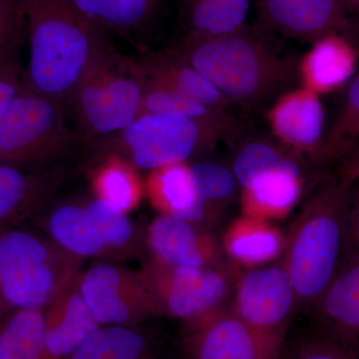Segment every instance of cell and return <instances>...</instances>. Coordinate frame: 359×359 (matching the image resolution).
Segmentation results:
<instances>
[{
    "mask_svg": "<svg viewBox=\"0 0 359 359\" xmlns=\"http://www.w3.org/2000/svg\"><path fill=\"white\" fill-rule=\"evenodd\" d=\"M29 39L22 83L61 104L112 48L103 28L69 0H21Z\"/></svg>",
    "mask_w": 359,
    "mask_h": 359,
    "instance_id": "1",
    "label": "cell"
},
{
    "mask_svg": "<svg viewBox=\"0 0 359 359\" xmlns=\"http://www.w3.org/2000/svg\"><path fill=\"white\" fill-rule=\"evenodd\" d=\"M231 104L255 107L294 82L299 66L248 30L187 39L174 49Z\"/></svg>",
    "mask_w": 359,
    "mask_h": 359,
    "instance_id": "2",
    "label": "cell"
},
{
    "mask_svg": "<svg viewBox=\"0 0 359 359\" xmlns=\"http://www.w3.org/2000/svg\"><path fill=\"white\" fill-rule=\"evenodd\" d=\"M353 181L337 175L320 185L285 236L282 263L294 283L297 306L313 308L339 271Z\"/></svg>",
    "mask_w": 359,
    "mask_h": 359,
    "instance_id": "3",
    "label": "cell"
},
{
    "mask_svg": "<svg viewBox=\"0 0 359 359\" xmlns=\"http://www.w3.org/2000/svg\"><path fill=\"white\" fill-rule=\"evenodd\" d=\"M82 263L42 231L23 223L0 226V304L11 313L43 311Z\"/></svg>",
    "mask_w": 359,
    "mask_h": 359,
    "instance_id": "4",
    "label": "cell"
},
{
    "mask_svg": "<svg viewBox=\"0 0 359 359\" xmlns=\"http://www.w3.org/2000/svg\"><path fill=\"white\" fill-rule=\"evenodd\" d=\"M84 142L66 123L63 104L22 86L0 117V164L46 169Z\"/></svg>",
    "mask_w": 359,
    "mask_h": 359,
    "instance_id": "5",
    "label": "cell"
},
{
    "mask_svg": "<svg viewBox=\"0 0 359 359\" xmlns=\"http://www.w3.org/2000/svg\"><path fill=\"white\" fill-rule=\"evenodd\" d=\"M144 79L139 62L111 48L90 70L67 102L84 143L127 128L141 114Z\"/></svg>",
    "mask_w": 359,
    "mask_h": 359,
    "instance_id": "6",
    "label": "cell"
},
{
    "mask_svg": "<svg viewBox=\"0 0 359 359\" xmlns=\"http://www.w3.org/2000/svg\"><path fill=\"white\" fill-rule=\"evenodd\" d=\"M100 155L116 156L137 170L186 163L215 143L198 123L185 118L146 113L119 133L101 139Z\"/></svg>",
    "mask_w": 359,
    "mask_h": 359,
    "instance_id": "7",
    "label": "cell"
},
{
    "mask_svg": "<svg viewBox=\"0 0 359 359\" xmlns=\"http://www.w3.org/2000/svg\"><path fill=\"white\" fill-rule=\"evenodd\" d=\"M142 276L160 316L186 323L226 304L235 287L236 268L168 266L146 257Z\"/></svg>",
    "mask_w": 359,
    "mask_h": 359,
    "instance_id": "8",
    "label": "cell"
},
{
    "mask_svg": "<svg viewBox=\"0 0 359 359\" xmlns=\"http://www.w3.org/2000/svg\"><path fill=\"white\" fill-rule=\"evenodd\" d=\"M85 302L100 325L136 327L160 316L141 271L98 261L78 276Z\"/></svg>",
    "mask_w": 359,
    "mask_h": 359,
    "instance_id": "9",
    "label": "cell"
},
{
    "mask_svg": "<svg viewBox=\"0 0 359 359\" xmlns=\"http://www.w3.org/2000/svg\"><path fill=\"white\" fill-rule=\"evenodd\" d=\"M182 347L185 359H280L283 337L252 330L231 306L183 323Z\"/></svg>",
    "mask_w": 359,
    "mask_h": 359,
    "instance_id": "10",
    "label": "cell"
},
{
    "mask_svg": "<svg viewBox=\"0 0 359 359\" xmlns=\"http://www.w3.org/2000/svg\"><path fill=\"white\" fill-rule=\"evenodd\" d=\"M238 184L243 189V214L266 221L285 218L304 190L301 167L273 144L250 155Z\"/></svg>",
    "mask_w": 359,
    "mask_h": 359,
    "instance_id": "11",
    "label": "cell"
},
{
    "mask_svg": "<svg viewBox=\"0 0 359 359\" xmlns=\"http://www.w3.org/2000/svg\"><path fill=\"white\" fill-rule=\"evenodd\" d=\"M231 308L252 330L285 339L297 297L282 261L238 276Z\"/></svg>",
    "mask_w": 359,
    "mask_h": 359,
    "instance_id": "12",
    "label": "cell"
},
{
    "mask_svg": "<svg viewBox=\"0 0 359 359\" xmlns=\"http://www.w3.org/2000/svg\"><path fill=\"white\" fill-rule=\"evenodd\" d=\"M148 257L160 263L189 268L223 266V250L204 226L160 215L143 233Z\"/></svg>",
    "mask_w": 359,
    "mask_h": 359,
    "instance_id": "13",
    "label": "cell"
},
{
    "mask_svg": "<svg viewBox=\"0 0 359 359\" xmlns=\"http://www.w3.org/2000/svg\"><path fill=\"white\" fill-rule=\"evenodd\" d=\"M259 20L264 29L313 43L347 23L342 0H261Z\"/></svg>",
    "mask_w": 359,
    "mask_h": 359,
    "instance_id": "14",
    "label": "cell"
},
{
    "mask_svg": "<svg viewBox=\"0 0 359 359\" xmlns=\"http://www.w3.org/2000/svg\"><path fill=\"white\" fill-rule=\"evenodd\" d=\"M61 166L27 169L0 164V226L36 216L65 183Z\"/></svg>",
    "mask_w": 359,
    "mask_h": 359,
    "instance_id": "15",
    "label": "cell"
},
{
    "mask_svg": "<svg viewBox=\"0 0 359 359\" xmlns=\"http://www.w3.org/2000/svg\"><path fill=\"white\" fill-rule=\"evenodd\" d=\"M273 134L283 143L318 162L325 140V110L318 94L299 88L278 97L268 113Z\"/></svg>",
    "mask_w": 359,
    "mask_h": 359,
    "instance_id": "16",
    "label": "cell"
},
{
    "mask_svg": "<svg viewBox=\"0 0 359 359\" xmlns=\"http://www.w3.org/2000/svg\"><path fill=\"white\" fill-rule=\"evenodd\" d=\"M311 309L314 330L359 353V259L339 269Z\"/></svg>",
    "mask_w": 359,
    "mask_h": 359,
    "instance_id": "17",
    "label": "cell"
},
{
    "mask_svg": "<svg viewBox=\"0 0 359 359\" xmlns=\"http://www.w3.org/2000/svg\"><path fill=\"white\" fill-rule=\"evenodd\" d=\"M79 273L43 309L45 346L53 359L69 358L87 337L102 327L82 297Z\"/></svg>",
    "mask_w": 359,
    "mask_h": 359,
    "instance_id": "18",
    "label": "cell"
},
{
    "mask_svg": "<svg viewBox=\"0 0 359 359\" xmlns=\"http://www.w3.org/2000/svg\"><path fill=\"white\" fill-rule=\"evenodd\" d=\"M144 188L151 204L160 215L204 226L212 219L198 198L190 165L186 163L152 170Z\"/></svg>",
    "mask_w": 359,
    "mask_h": 359,
    "instance_id": "19",
    "label": "cell"
},
{
    "mask_svg": "<svg viewBox=\"0 0 359 359\" xmlns=\"http://www.w3.org/2000/svg\"><path fill=\"white\" fill-rule=\"evenodd\" d=\"M39 230L61 249L79 259L111 261L95 224L83 202H67L52 207L39 219Z\"/></svg>",
    "mask_w": 359,
    "mask_h": 359,
    "instance_id": "20",
    "label": "cell"
},
{
    "mask_svg": "<svg viewBox=\"0 0 359 359\" xmlns=\"http://www.w3.org/2000/svg\"><path fill=\"white\" fill-rule=\"evenodd\" d=\"M285 242V236L271 221L243 215L224 231L221 247L231 264L250 268L283 256Z\"/></svg>",
    "mask_w": 359,
    "mask_h": 359,
    "instance_id": "21",
    "label": "cell"
},
{
    "mask_svg": "<svg viewBox=\"0 0 359 359\" xmlns=\"http://www.w3.org/2000/svg\"><path fill=\"white\" fill-rule=\"evenodd\" d=\"M355 51L337 33L313 42L299 65L302 87L320 94L339 88L353 76Z\"/></svg>",
    "mask_w": 359,
    "mask_h": 359,
    "instance_id": "22",
    "label": "cell"
},
{
    "mask_svg": "<svg viewBox=\"0 0 359 359\" xmlns=\"http://www.w3.org/2000/svg\"><path fill=\"white\" fill-rule=\"evenodd\" d=\"M144 79L145 86L141 114L155 113L192 120L202 127L215 143L219 139L231 136L233 124L228 114L205 107L203 104L180 93L169 85L147 77L145 74Z\"/></svg>",
    "mask_w": 359,
    "mask_h": 359,
    "instance_id": "23",
    "label": "cell"
},
{
    "mask_svg": "<svg viewBox=\"0 0 359 359\" xmlns=\"http://www.w3.org/2000/svg\"><path fill=\"white\" fill-rule=\"evenodd\" d=\"M147 77L169 85L205 107L226 114L231 104L202 74L175 50L147 56L139 62Z\"/></svg>",
    "mask_w": 359,
    "mask_h": 359,
    "instance_id": "24",
    "label": "cell"
},
{
    "mask_svg": "<svg viewBox=\"0 0 359 359\" xmlns=\"http://www.w3.org/2000/svg\"><path fill=\"white\" fill-rule=\"evenodd\" d=\"M152 335L141 325H102L68 359H158Z\"/></svg>",
    "mask_w": 359,
    "mask_h": 359,
    "instance_id": "25",
    "label": "cell"
},
{
    "mask_svg": "<svg viewBox=\"0 0 359 359\" xmlns=\"http://www.w3.org/2000/svg\"><path fill=\"white\" fill-rule=\"evenodd\" d=\"M249 0H185L187 39H208L244 28Z\"/></svg>",
    "mask_w": 359,
    "mask_h": 359,
    "instance_id": "26",
    "label": "cell"
},
{
    "mask_svg": "<svg viewBox=\"0 0 359 359\" xmlns=\"http://www.w3.org/2000/svg\"><path fill=\"white\" fill-rule=\"evenodd\" d=\"M91 184L95 197L127 214L138 207L145 191L136 168L116 156L102 157Z\"/></svg>",
    "mask_w": 359,
    "mask_h": 359,
    "instance_id": "27",
    "label": "cell"
},
{
    "mask_svg": "<svg viewBox=\"0 0 359 359\" xmlns=\"http://www.w3.org/2000/svg\"><path fill=\"white\" fill-rule=\"evenodd\" d=\"M85 210L95 224L111 261L119 262L140 255L143 233L137 230L128 214L93 196L83 201Z\"/></svg>",
    "mask_w": 359,
    "mask_h": 359,
    "instance_id": "28",
    "label": "cell"
},
{
    "mask_svg": "<svg viewBox=\"0 0 359 359\" xmlns=\"http://www.w3.org/2000/svg\"><path fill=\"white\" fill-rule=\"evenodd\" d=\"M0 351L4 359H53L45 346L43 311L7 314L0 321Z\"/></svg>",
    "mask_w": 359,
    "mask_h": 359,
    "instance_id": "29",
    "label": "cell"
},
{
    "mask_svg": "<svg viewBox=\"0 0 359 359\" xmlns=\"http://www.w3.org/2000/svg\"><path fill=\"white\" fill-rule=\"evenodd\" d=\"M71 4L101 28L118 32L144 27L157 13L162 0H69Z\"/></svg>",
    "mask_w": 359,
    "mask_h": 359,
    "instance_id": "30",
    "label": "cell"
},
{
    "mask_svg": "<svg viewBox=\"0 0 359 359\" xmlns=\"http://www.w3.org/2000/svg\"><path fill=\"white\" fill-rule=\"evenodd\" d=\"M359 142V73L349 84L344 105L321 145L318 163L341 160Z\"/></svg>",
    "mask_w": 359,
    "mask_h": 359,
    "instance_id": "31",
    "label": "cell"
},
{
    "mask_svg": "<svg viewBox=\"0 0 359 359\" xmlns=\"http://www.w3.org/2000/svg\"><path fill=\"white\" fill-rule=\"evenodd\" d=\"M190 169L198 198L212 219L217 208L235 193L237 180L233 172L217 163H197L190 165Z\"/></svg>",
    "mask_w": 359,
    "mask_h": 359,
    "instance_id": "32",
    "label": "cell"
},
{
    "mask_svg": "<svg viewBox=\"0 0 359 359\" xmlns=\"http://www.w3.org/2000/svg\"><path fill=\"white\" fill-rule=\"evenodd\" d=\"M283 359H359V353L313 330L283 344Z\"/></svg>",
    "mask_w": 359,
    "mask_h": 359,
    "instance_id": "33",
    "label": "cell"
},
{
    "mask_svg": "<svg viewBox=\"0 0 359 359\" xmlns=\"http://www.w3.org/2000/svg\"><path fill=\"white\" fill-rule=\"evenodd\" d=\"M359 259V178L354 179L349 191L346 223H344L342 266Z\"/></svg>",
    "mask_w": 359,
    "mask_h": 359,
    "instance_id": "34",
    "label": "cell"
},
{
    "mask_svg": "<svg viewBox=\"0 0 359 359\" xmlns=\"http://www.w3.org/2000/svg\"><path fill=\"white\" fill-rule=\"evenodd\" d=\"M25 26L21 0H0V48L16 44Z\"/></svg>",
    "mask_w": 359,
    "mask_h": 359,
    "instance_id": "35",
    "label": "cell"
},
{
    "mask_svg": "<svg viewBox=\"0 0 359 359\" xmlns=\"http://www.w3.org/2000/svg\"><path fill=\"white\" fill-rule=\"evenodd\" d=\"M22 86V74L13 61L0 76V117L6 112Z\"/></svg>",
    "mask_w": 359,
    "mask_h": 359,
    "instance_id": "36",
    "label": "cell"
},
{
    "mask_svg": "<svg viewBox=\"0 0 359 359\" xmlns=\"http://www.w3.org/2000/svg\"><path fill=\"white\" fill-rule=\"evenodd\" d=\"M340 161L339 176L351 180L359 178V142Z\"/></svg>",
    "mask_w": 359,
    "mask_h": 359,
    "instance_id": "37",
    "label": "cell"
},
{
    "mask_svg": "<svg viewBox=\"0 0 359 359\" xmlns=\"http://www.w3.org/2000/svg\"><path fill=\"white\" fill-rule=\"evenodd\" d=\"M14 47L15 44L0 48V76L14 61L13 56Z\"/></svg>",
    "mask_w": 359,
    "mask_h": 359,
    "instance_id": "38",
    "label": "cell"
},
{
    "mask_svg": "<svg viewBox=\"0 0 359 359\" xmlns=\"http://www.w3.org/2000/svg\"><path fill=\"white\" fill-rule=\"evenodd\" d=\"M13 313V311H11ZM11 313V311H7L4 306H2L1 304H0V321L4 320V318L7 316V314Z\"/></svg>",
    "mask_w": 359,
    "mask_h": 359,
    "instance_id": "39",
    "label": "cell"
},
{
    "mask_svg": "<svg viewBox=\"0 0 359 359\" xmlns=\"http://www.w3.org/2000/svg\"><path fill=\"white\" fill-rule=\"evenodd\" d=\"M344 2V4H349V6H353L354 0H342Z\"/></svg>",
    "mask_w": 359,
    "mask_h": 359,
    "instance_id": "40",
    "label": "cell"
},
{
    "mask_svg": "<svg viewBox=\"0 0 359 359\" xmlns=\"http://www.w3.org/2000/svg\"><path fill=\"white\" fill-rule=\"evenodd\" d=\"M353 6L356 7V8H358L359 11V0H354Z\"/></svg>",
    "mask_w": 359,
    "mask_h": 359,
    "instance_id": "41",
    "label": "cell"
},
{
    "mask_svg": "<svg viewBox=\"0 0 359 359\" xmlns=\"http://www.w3.org/2000/svg\"><path fill=\"white\" fill-rule=\"evenodd\" d=\"M0 359H4V356H2L1 351H0Z\"/></svg>",
    "mask_w": 359,
    "mask_h": 359,
    "instance_id": "42",
    "label": "cell"
},
{
    "mask_svg": "<svg viewBox=\"0 0 359 359\" xmlns=\"http://www.w3.org/2000/svg\"><path fill=\"white\" fill-rule=\"evenodd\" d=\"M280 359H283V358H282V356H280Z\"/></svg>",
    "mask_w": 359,
    "mask_h": 359,
    "instance_id": "43",
    "label": "cell"
}]
</instances>
